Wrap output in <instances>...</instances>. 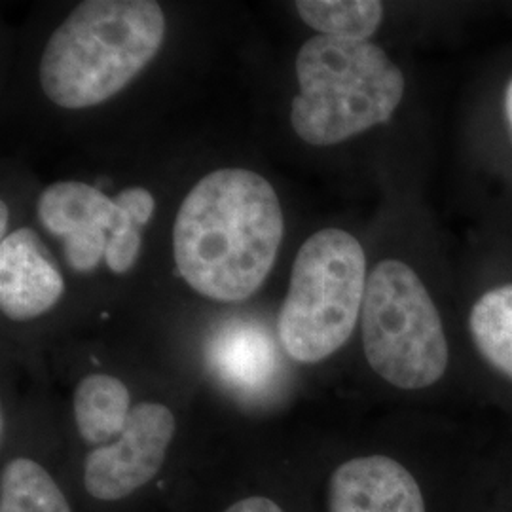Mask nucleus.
Wrapping results in <instances>:
<instances>
[{"label":"nucleus","mask_w":512,"mask_h":512,"mask_svg":"<svg viewBox=\"0 0 512 512\" xmlns=\"http://www.w3.org/2000/svg\"><path fill=\"white\" fill-rule=\"evenodd\" d=\"M283 230L281 203L262 175L213 171L179 207L173 226L177 270L209 300H247L272 272Z\"/></svg>","instance_id":"obj_1"},{"label":"nucleus","mask_w":512,"mask_h":512,"mask_svg":"<svg viewBox=\"0 0 512 512\" xmlns=\"http://www.w3.org/2000/svg\"><path fill=\"white\" fill-rule=\"evenodd\" d=\"M164 37V10L154 0L80 2L44 48L42 92L61 109L101 105L147 67Z\"/></svg>","instance_id":"obj_2"},{"label":"nucleus","mask_w":512,"mask_h":512,"mask_svg":"<svg viewBox=\"0 0 512 512\" xmlns=\"http://www.w3.org/2000/svg\"><path fill=\"white\" fill-rule=\"evenodd\" d=\"M294 133L311 147H330L391 120L404 95V74L370 40L317 37L296 55Z\"/></svg>","instance_id":"obj_3"},{"label":"nucleus","mask_w":512,"mask_h":512,"mask_svg":"<svg viewBox=\"0 0 512 512\" xmlns=\"http://www.w3.org/2000/svg\"><path fill=\"white\" fill-rule=\"evenodd\" d=\"M366 281L365 251L351 234L327 228L306 239L277 319L285 353L313 365L346 346L363 310Z\"/></svg>","instance_id":"obj_4"},{"label":"nucleus","mask_w":512,"mask_h":512,"mask_svg":"<svg viewBox=\"0 0 512 512\" xmlns=\"http://www.w3.org/2000/svg\"><path fill=\"white\" fill-rule=\"evenodd\" d=\"M361 330L368 365L399 389L429 387L446 372L448 342L439 310L404 262L384 260L368 275Z\"/></svg>","instance_id":"obj_5"},{"label":"nucleus","mask_w":512,"mask_h":512,"mask_svg":"<svg viewBox=\"0 0 512 512\" xmlns=\"http://www.w3.org/2000/svg\"><path fill=\"white\" fill-rule=\"evenodd\" d=\"M177 431L173 412L160 403L131 410L120 437L92 450L84 463V486L99 501H120L160 473Z\"/></svg>","instance_id":"obj_6"},{"label":"nucleus","mask_w":512,"mask_h":512,"mask_svg":"<svg viewBox=\"0 0 512 512\" xmlns=\"http://www.w3.org/2000/svg\"><path fill=\"white\" fill-rule=\"evenodd\" d=\"M38 220L63 239L65 258L74 272H92L107 255L110 234L122 211L116 200L92 184L61 181L50 184L38 198Z\"/></svg>","instance_id":"obj_7"},{"label":"nucleus","mask_w":512,"mask_h":512,"mask_svg":"<svg viewBox=\"0 0 512 512\" xmlns=\"http://www.w3.org/2000/svg\"><path fill=\"white\" fill-rule=\"evenodd\" d=\"M65 293V279L31 228L0 241V310L18 323L52 310Z\"/></svg>","instance_id":"obj_8"},{"label":"nucleus","mask_w":512,"mask_h":512,"mask_svg":"<svg viewBox=\"0 0 512 512\" xmlns=\"http://www.w3.org/2000/svg\"><path fill=\"white\" fill-rule=\"evenodd\" d=\"M330 512H425L420 486L395 459L366 456L342 463L329 480Z\"/></svg>","instance_id":"obj_9"},{"label":"nucleus","mask_w":512,"mask_h":512,"mask_svg":"<svg viewBox=\"0 0 512 512\" xmlns=\"http://www.w3.org/2000/svg\"><path fill=\"white\" fill-rule=\"evenodd\" d=\"M211 363L222 382L243 395L262 393L277 374L272 338L258 325L243 321H232L217 332Z\"/></svg>","instance_id":"obj_10"},{"label":"nucleus","mask_w":512,"mask_h":512,"mask_svg":"<svg viewBox=\"0 0 512 512\" xmlns=\"http://www.w3.org/2000/svg\"><path fill=\"white\" fill-rule=\"evenodd\" d=\"M73 408L80 437L97 448L122 435L133 410L128 385L110 374L82 378L74 391Z\"/></svg>","instance_id":"obj_11"},{"label":"nucleus","mask_w":512,"mask_h":512,"mask_svg":"<svg viewBox=\"0 0 512 512\" xmlns=\"http://www.w3.org/2000/svg\"><path fill=\"white\" fill-rule=\"evenodd\" d=\"M0 512H71V505L42 465L16 458L2 467Z\"/></svg>","instance_id":"obj_12"},{"label":"nucleus","mask_w":512,"mask_h":512,"mask_svg":"<svg viewBox=\"0 0 512 512\" xmlns=\"http://www.w3.org/2000/svg\"><path fill=\"white\" fill-rule=\"evenodd\" d=\"M300 19L323 37L368 40L384 18V4L378 0H300Z\"/></svg>","instance_id":"obj_13"},{"label":"nucleus","mask_w":512,"mask_h":512,"mask_svg":"<svg viewBox=\"0 0 512 512\" xmlns=\"http://www.w3.org/2000/svg\"><path fill=\"white\" fill-rule=\"evenodd\" d=\"M469 327L482 357L512 380V283L476 300Z\"/></svg>","instance_id":"obj_14"},{"label":"nucleus","mask_w":512,"mask_h":512,"mask_svg":"<svg viewBox=\"0 0 512 512\" xmlns=\"http://www.w3.org/2000/svg\"><path fill=\"white\" fill-rule=\"evenodd\" d=\"M114 200L122 211V217L118 228L110 234L105 260L110 272L126 274L141 255V228L147 226L148 220L152 219L156 202L147 188L139 186L122 190Z\"/></svg>","instance_id":"obj_15"},{"label":"nucleus","mask_w":512,"mask_h":512,"mask_svg":"<svg viewBox=\"0 0 512 512\" xmlns=\"http://www.w3.org/2000/svg\"><path fill=\"white\" fill-rule=\"evenodd\" d=\"M224 512H283V509L270 497L251 495V497L239 499L238 503L230 505Z\"/></svg>","instance_id":"obj_16"},{"label":"nucleus","mask_w":512,"mask_h":512,"mask_svg":"<svg viewBox=\"0 0 512 512\" xmlns=\"http://www.w3.org/2000/svg\"><path fill=\"white\" fill-rule=\"evenodd\" d=\"M8 220H10V211H8V205L2 202L0 203V234H2V239L8 236V232H6Z\"/></svg>","instance_id":"obj_17"},{"label":"nucleus","mask_w":512,"mask_h":512,"mask_svg":"<svg viewBox=\"0 0 512 512\" xmlns=\"http://www.w3.org/2000/svg\"><path fill=\"white\" fill-rule=\"evenodd\" d=\"M505 114H507V122H509V131L512 137V78L507 84V92H505Z\"/></svg>","instance_id":"obj_18"}]
</instances>
